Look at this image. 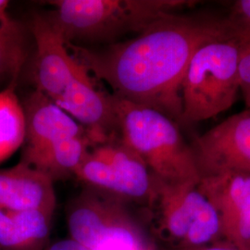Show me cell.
Here are the masks:
<instances>
[{
  "mask_svg": "<svg viewBox=\"0 0 250 250\" xmlns=\"http://www.w3.org/2000/svg\"><path fill=\"white\" fill-rule=\"evenodd\" d=\"M221 38H235L225 17L174 13L129 40L101 48L66 45L89 73L107 83L112 96L181 123V89L191 59L199 47Z\"/></svg>",
  "mask_w": 250,
  "mask_h": 250,
  "instance_id": "1",
  "label": "cell"
},
{
  "mask_svg": "<svg viewBox=\"0 0 250 250\" xmlns=\"http://www.w3.org/2000/svg\"><path fill=\"white\" fill-rule=\"evenodd\" d=\"M197 1L188 0H55L45 16L66 44L85 47L111 45L128 34H139L155 21Z\"/></svg>",
  "mask_w": 250,
  "mask_h": 250,
  "instance_id": "2",
  "label": "cell"
},
{
  "mask_svg": "<svg viewBox=\"0 0 250 250\" xmlns=\"http://www.w3.org/2000/svg\"><path fill=\"white\" fill-rule=\"evenodd\" d=\"M119 134L152 173L165 182H199L192 148L177 124L161 111L114 96Z\"/></svg>",
  "mask_w": 250,
  "mask_h": 250,
  "instance_id": "3",
  "label": "cell"
},
{
  "mask_svg": "<svg viewBox=\"0 0 250 250\" xmlns=\"http://www.w3.org/2000/svg\"><path fill=\"white\" fill-rule=\"evenodd\" d=\"M240 47L235 38H221L197 49L182 83L181 123L197 124L231 108L240 91Z\"/></svg>",
  "mask_w": 250,
  "mask_h": 250,
  "instance_id": "4",
  "label": "cell"
},
{
  "mask_svg": "<svg viewBox=\"0 0 250 250\" xmlns=\"http://www.w3.org/2000/svg\"><path fill=\"white\" fill-rule=\"evenodd\" d=\"M125 201L86 188L67 209L70 238L90 250H156Z\"/></svg>",
  "mask_w": 250,
  "mask_h": 250,
  "instance_id": "5",
  "label": "cell"
},
{
  "mask_svg": "<svg viewBox=\"0 0 250 250\" xmlns=\"http://www.w3.org/2000/svg\"><path fill=\"white\" fill-rule=\"evenodd\" d=\"M158 229L173 249L196 248L224 239L214 207L198 182H165L155 176Z\"/></svg>",
  "mask_w": 250,
  "mask_h": 250,
  "instance_id": "6",
  "label": "cell"
},
{
  "mask_svg": "<svg viewBox=\"0 0 250 250\" xmlns=\"http://www.w3.org/2000/svg\"><path fill=\"white\" fill-rule=\"evenodd\" d=\"M201 176L250 173V109L227 118L190 144Z\"/></svg>",
  "mask_w": 250,
  "mask_h": 250,
  "instance_id": "7",
  "label": "cell"
},
{
  "mask_svg": "<svg viewBox=\"0 0 250 250\" xmlns=\"http://www.w3.org/2000/svg\"><path fill=\"white\" fill-rule=\"evenodd\" d=\"M197 187L219 215L224 239L250 250V173L201 176Z\"/></svg>",
  "mask_w": 250,
  "mask_h": 250,
  "instance_id": "8",
  "label": "cell"
},
{
  "mask_svg": "<svg viewBox=\"0 0 250 250\" xmlns=\"http://www.w3.org/2000/svg\"><path fill=\"white\" fill-rule=\"evenodd\" d=\"M55 103L78 122L97 145L116 139L119 126L113 97L99 89L84 67Z\"/></svg>",
  "mask_w": 250,
  "mask_h": 250,
  "instance_id": "9",
  "label": "cell"
},
{
  "mask_svg": "<svg viewBox=\"0 0 250 250\" xmlns=\"http://www.w3.org/2000/svg\"><path fill=\"white\" fill-rule=\"evenodd\" d=\"M32 31L36 52L34 77L36 89L55 102L83 70L62 37L45 16H36Z\"/></svg>",
  "mask_w": 250,
  "mask_h": 250,
  "instance_id": "10",
  "label": "cell"
},
{
  "mask_svg": "<svg viewBox=\"0 0 250 250\" xmlns=\"http://www.w3.org/2000/svg\"><path fill=\"white\" fill-rule=\"evenodd\" d=\"M23 107L25 139L21 159L36 155L64 139L87 134L85 129L62 107L36 89Z\"/></svg>",
  "mask_w": 250,
  "mask_h": 250,
  "instance_id": "11",
  "label": "cell"
},
{
  "mask_svg": "<svg viewBox=\"0 0 250 250\" xmlns=\"http://www.w3.org/2000/svg\"><path fill=\"white\" fill-rule=\"evenodd\" d=\"M107 159L114 184V197L151 206L156 179L146 162L120 138L97 146Z\"/></svg>",
  "mask_w": 250,
  "mask_h": 250,
  "instance_id": "12",
  "label": "cell"
},
{
  "mask_svg": "<svg viewBox=\"0 0 250 250\" xmlns=\"http://www.w3.org/2000/svg\"><path fill=\"white\" fill-rule=\"evenodd\" d=\"M31 208L54 214L56 194L53 182L21 161L11 168L0 169V209Z\"/></svg>",
  "mask_w": 250,
  "mask_h": 250,
  "instance_id": "13",
  "label": "cell"
},
{
  "mask_svg": "<svg viewBox=\"0 0 250 250\" xmlns=\"http://www.w3.org/2000/svg\"><path fill=\"white\" fill-rule=\"evenodd\" d=\"M53 213L42 209H0V250H45Z\"/></svg>",
  "mask_w": 250,
  "mask_h": 250,
  "instance_id": "14",
  "label": "cell"
},
{
  "mask_svg": "<svg viewBox=\"0 0 250 250\" xmlns=\"http://www.w3.org/2000/svg\"><path fill=\"white\" fill-rule=\"evenodd\" d=\"M98 146L88 134L64 139L21 162L40 171L53 183L74 173L90 150Z\"/></svg>",
  "mask_w": 250,
  "mask_h": 250,
  "instance_id": "15",
  "label": "cell"
},
{
  "mask_svg": "<svg viewBox=\"0 0 250 250\" xmlns=\"http://www.w3.org/2000/svg\"><path fill=\"white\" fill-rule=\"evenodd\" d=\"M25 117L13 84L0 92V163L23 146Z\"/></svg>",
  "mask_w": 250,
  "mask_h": 250,
  "instance_id": "16",
  "label": "cell"
},
{
  "mask_svg": "<svg viewBox=\"0 0 250 250\" xmlns=\"http://www.w3.org/2000/svg\"><path fill=\"white\" fill-rule=\"evenodd\" d=\"M24 59L21 36H9L0 32V78H15Z\"/></svg>",
  "mask_w": 250,
  "mask_h": 250,
  "instance_id": "17",
  "label": "cell"
},
{
  "mask_svg": "<svg viewBox=\"0 0 250 250\" xmlns=\"http://www.w3.org/2000/svg\"><path fill=\"white\" fill-rule=\"evenodd\" d=\"M233 36L241 43L250 41V0L233 2L225 17Z\"/></svg>",
  "mask_w": 250,
  "mask_h": 250,
  "instance_id": "18",
  "label": "cell"
},
{
  "mask_svg": "<svg viewBox=\"0 0 250 250\" xmlns=\"http://www.w3.org/2000/svg\"><path fill=\"white\" fill-rule=\"evenodd\" d=\"M240 91L246 107L250 109V41L241 43L239 56Z\"/></svg>",
  "mask_w": 250,
  "mask_h": 250,
  "instance_id": "19",
  "label": "cell"
},
{
  "mask_svg": "<svg viewBox=\"0 0 250 250\" xmlns=\"http://www.w3.org/2000/svg\"><path fill=\"white\" fill-rule=\"evenodd\" d=\"M9 1L0 0V32L12 36H21L20 27L9 18L8 14Z\"/></svg>",
  "mask_w": 250,
  "mask_h": 250,
  "instance_id": "20",
  "label": "cell"
},
{
  "mask_svg": "<svg viewBox=\"0 0 250 250\" xmlns=\"http://www.w3.org/2000/svg\"><path fill=\"white\" fill-rule=\"evenodd\" d=\"M171 250H244L241 248L226 239H222L219 241L210 243L201 247L196 248H187V249H172Z\"/></svg>",
  "mask_w": 250,
  "mask_h": 250,
  "instance_id": "21",
  "label": "cell"
},
{
  "mask_svg": "<svg viewBox=\"0 0 250 250\" xmlns=\"http://www.w3.org/2000/svg\"><path fill=\"white\" fill-rule=\"evenodd\" d=\"M45 250H90L80 245L79 243L69 238L61 239L58 241L50 242Z\"/></svg>",
  "mask_w": 250,
  "mask_h": 250,
  "instance_id": "22",
  "label": "cell"
}]
</instances>
